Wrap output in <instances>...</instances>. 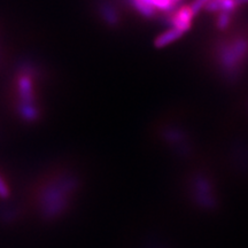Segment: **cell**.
Masks as SVG:
<instances>
[{"label":"cell","instance_id":"2","mask_svg":"<svg viewBox=\"0 0 248 248\" xmlns=\"http://www.w3.org/2000/svg\"><path fill=\"white\" fill-rule=\"evenodd\" d=\"M75 186L76 182L71 175H58L46 182L39 194L40 209L44 216L53 218L63 212Z\"/></svg>","mask_w":248,"mask_h":248},{"label":"cell","instance_id":"7","mask_svg":"<svg viewBox=\"0 0 248 248\" xmlns=\"http://www.w3.org/2000/svg\"><path fill=\"white\" fill-rule=\"evenodd\" d=\"M234 1H235V4H237L238 7H239V6L248 4V0H234Z\"/></svg>","mask_w":248,"mask_h":248},{"label":"cell","instance_id":"3","mask_svg":"<svg viewBox=\"0 0 248 248\" xmlns=\"http://www.w3.org/2000/svg\"><path fill=\"white\" fill-rule=\"evenodd\" d=\"M248 55V42L246 38H235L223 45L219 52V62L226 75H237L239 66Z\"/></svg>","mask_w":248,"mask_h":248},{"label":"cell","instance_id":"4","mask_svg":"<svg viewBox=\"0 0 248 248\" xmlns=\"http://www.w3.org/2000/svg\"><path fill=\"white\" fill-rule=\"evenodd\" d=\"M195 14L192 11L190 5L184 6V7H181L179 9H175L171 16H170V28H176V29L183 31V32H186L191 29L192 27V21H193V17Z\"/></svg>","mask_w":248,"mask_h":248},{"label":"cell","instance_id":"8","mask_svg":"<svg viewBox=\"0 0 248 248\" xmlns=\"http://www.w3.org/2000/svg\"><path fill=\"white\" fill-rule=\"evenodd\" d=\"M179 1H181V0H172V2H173V4H175V5H177V2H179Z\"/></svg>","mask_w":248,"mask_h":248},{"label":"cell","instance_id":"5","mask_svg":"<svg viewBox=\"0 0 248 248\" xmlns=\"http://www.w3.org/2000/svg\"><path fill=\"white\" fill-rule=\"evenodd\" d=\"M185 33L183 31L176 29V28H169L168 30L163 31L161 35H159L155 39V47H166L172 43L177 42L179 38H182Z\"/></svg>","mask_w":248,"mask_h":248},{"label":"cell","instance_id":"6","mask_svg":"<svg viewBox=\"0 0 248 248\" xmlns=\"http://www.w3.org/2000/svg\"><path fill=\"white\" fill-rule=\"evenodd\" d=\"M231 22V14L230 13H219L218 17H217V28L219 29H226L230 26Z\"/></svg>","mask_w":248,"mask_h":248},{"label":"cell","instance_id":"1","mask_svg":"<svg viewBox=\"0 0 248 248\" xmlns=\"http://www.w3.org/2000/svg\"><path fill=\"white\" fill-rule=\"evenodd\" d=\"M38 80L37 70L31 66L22 68L14 80V102L22 120L36 121L39 117Z\"/></svg>","mask_w":248,"mask_h":248}]
</instances>
